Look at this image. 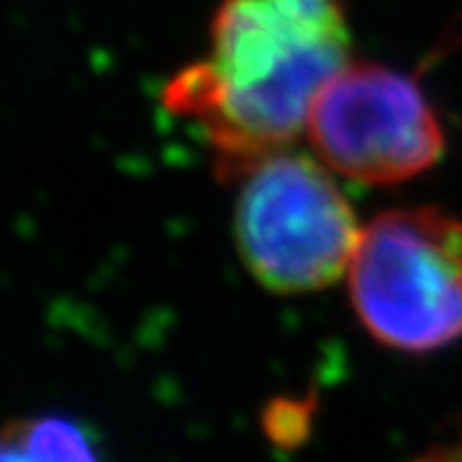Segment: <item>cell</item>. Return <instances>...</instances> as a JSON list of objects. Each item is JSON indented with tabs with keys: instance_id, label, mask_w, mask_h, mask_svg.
Wrapping results in <instances>:
<instances>
[{
	"instance_id": "3957f363",
	"label": "cell",
	"mask_w": 462,
	"mask_h": 462,
	"mask_svg": "<svg viewBox=\"0 0 462 462\" xmlns=\"http://www.w3.org/2000/svg\"><path fill=\"white\" fill-rule=\"evenodd\" d=\"M363 329L385 349L430 355L462 339V218L416 206L363 226L346 270Z\"/></svg>"
},
{
	"instance_id": "7a4b0ae2",
	"label": "cell",
	"mask_w": 462,
	"mask_h": 462,
	"mask_svg": "<svg viewBox=\"0 0 462 462\" xmlns=\"http://www.w3.org/2000/svg\"><path fill=\"white\" fill-rule=\"evenodd\" d=\"M231 178L236 252L263 288L306 296L345 278L363 226L319 157L282 147Z\"/></svg>"
},
{
	"instance_id": "5b68a950",
	"label": "cell",
	"mask_w": 462,
	"mask_h": 462,
	"mask_svg": "<svg viewBox=\"0 0 462 462\" xmlns=\"http://www.w3.org/2000/svg\"><path fill=\"white\" fill-rule=\"evenodd\" d=\"M0 462H103L93 434L65 413H33L0 424Z\"/></svg>"
},
{
	"instance_id": "277c9868",
	"label": "cell",
	"mask_w": 462,
	"mask_h": 462,
	"mask_svg": "<svg viewBox=\"0 0 462 462\" xmlns=\"http://www.w3.org/2000/svg\"><path fill=\"white\" fill-rule=\"evenodd\" d=\"M306 134L334 175L396 185L445 157L442 118L416 78L380 62H346L319 93Z\"/></svg>"
},
{
	"instance_id": "6da1fadb",
	"label": "cell",
	"mask_w": 462,
	"mask_h": 462,
	"mask_svg": "<svg viewBox=\"0 0 462 462\" xmlns=\"http://www.w3.org/2000/svg\"><path fill=\"white\" fill-rule=\"evenodd\" d=\"M349 62L345 0H221L208 47L162 90L231 178L306 132L324 85Z\"/></svg>"
},
{
	"instance_id": "52a82bcc",
	"label": "cell",
	"mask_w": 462,
	"mask_h": 462,
	"mask_svg": "<svg viewBox=\"0 0 462 462\" xmlns=\"http://www.w3.org/2000/svg\"><path fill=\"white\" fill-rule=\"evenodd\" d=\"M419 462H462V437L457 445L431 449L430 455H424Z\"/></svg>"
},
{
	"instance_id": "8992f818",
	"label": "cell",
	"mask_w": 462,
	"mask_h": 462,
	"mask_svg": "<svg viewBox=\"0 0 462 462\" xmlns=\"http://www.w3.org/2000/svg\"><path fill=\"white\" fill-rule=\"evenodd\" d=\"M311 421H314V406L311 403H298V401L281 398L264 409L263 430L275 447L296 449L309 439Z\"/></svg>"
}]
</instances>
